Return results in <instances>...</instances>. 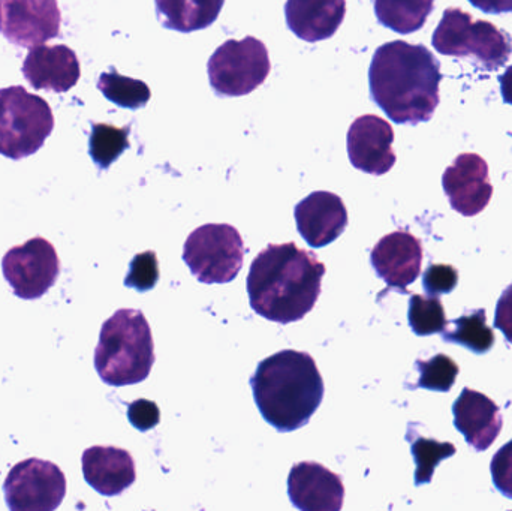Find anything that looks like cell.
I'll return each mask as SVG.
<instances>
[{
    "label": "cell",
    "instance_id": "44dd1931",
    "mask_svg": "<svg viewBox=\"0 0 512 511\" xmlns=\"http://www.w3.org/2000/svg\"><path fill=\"white\" fill-rule=\"evenodd\" d=\"M165 29L191 33L207 29L218 20L225 0H155Z\"/></svg>",
    "mask_w": 512,
    "mask_h": 511
},
{
    "label": "cell",
    "instance_id": "836d02e7",
    "mask_svg": "<svg viewBox=\"0 0 512 511\" xmlns=\"http://www.w3.org/2000/svg\"><path fill=\"white\" fill-rule=\"evenodd\" d=\"M475 8L486 14H507L512 12V0H469Z\"/></svg>",
    "mask_w": 512,
    "mask_h": 511
},
{
    "label": "cell",
    "instance_id": "5bb4252c",
    "mask_svg": "<svg viewBox=\"0 0 512 511\" xmlns=\"http://www.w3.org/2000/svg\"><path fill=\"white\" fill-rule=\"evenodd\" d=\"M423 245L409 231H394L382 237L370 254L376 275L390 288L405 293L417 281L423 266Z\"/></svg>",
    "mask_w": 512,
    "mask_h": 511
},
{
    "label": "cell",
    "instance_id": "f546056e",
    "mask_svg": "<svg viewBox=\"0 0 512 511\" xmlns=\"http://www.w3.org/2000/svg\"><path fill=\"white\" fill-rule=\"evenodd\" d=\"M459 282V272L448 264H432L424 272L423 287L427 296H442L451 293Z\"/></svg>",
    "mask_w": 512,
    "mask_h": 511
},
{
    "label": "cell",
    "instance_id": "4fadbf2b",
    "mask_svg": "<svg viewBox=\"0 0 512 511\" xmlns=\"http://www.w3.org/2000/svg\"><path fill=\"white\" fill-rule=\"evenodd\" d=\"M346 143L349 161L363 173L384 176L396 164L393 128L375 114L357 117L349 128Z\"/></svg>",
    "mask_w": 512,
    "mask_h": 511
},
{
    "label": "cell",
    "instance_id": "ffe728a7",
    "mask_svg": "<svg viewBox=\"0 0 512 511\" xmlns=\"http://www.w3.org/2000/svg\"><path fill=\"white\" fill-rule=\"evenodd\" d=\"M346 14V0H288V29L306 42H319L336 35Z\"/></svg>",
    "mask_w": 512,
    "mask_h": 511
},
{
    "label": "cell",
    "instance_id": "7a4b0ae2",
    "mask_svg": "<svg viewBox=\"0 0 512 511\" xmlns=\"http://www.w3.org/2000/svg\"><path fill=\"white\" fill-rule=\"evenodd\" d=\"M325 266L313 252L294 242L270 243L256 255L249 270L251 308L273 323L303 320L318 302Z\"/></svg>",
    "mask_w": 512,
    "mask_h": 511
},
{
    "label": "cell",
    "instance_id": "30bf717a",
    "mask_svg": "<svg viewBox=\"0 0 512 511\" xmlns=\"http://www.w3.org/2000/svg\"><path fill=\"white\" fill-rule=\"evenodd\" d=\"M2 272L15 296L23 300L41 299L56 284L60 261L48 240L35 237L6 252Z\"/></svg>",
    "mask_w": 512,
    "mask_h": 511
},
{
    "label": "cell",
    "instance_id": "e0dca14e",
    "mask_svg": "<svg viewBox=\"0 0 512 511\" xmlns=\"http://www.w3.org/2000/svg\"><path fill=\"white\" fill-rule=\"evenodd\" d=\"M23 74L33 89L65 93L80 80L81 68L66 45H38L24 59Z\"/></svg>",
    "mask_w": 512,
    "mask_h": 511
},
{
    "label": "cell",
    "instance_id": "7402d4cb",
    "mask_svg": "<svg viewBox=\"0 0 512 511\" xmlns=\"http://www.w3.org/2000/svg\"><path fill=\"white\" fill-rule=\"evenodd\" d=\"M373 6L382 26L409 35L423 29L435 9V0H375Z\"/></svg>",
    "mask_w": 512,
    "mask_h": 511
},
{
    "label": "cell",
    "instance_id": "d6a6232c",
    "mask_svg": "<svg viewBox=\"0 0 512 511\" xmlns=\"http://www.w3.org/2000/svg\"><path fill=\"white\" fill-rule=\"evenodd\" d=\"M495 327L512 344V284L502 293L496 305Z\"/></svg>",
    "mask_w": 512,
    "mask_h": 511
},
{
    "label": "cell",
    "instance_id": "1f68e13d",
    "mask_svg": "<svg viewBox=\"0 0 512 511\" xmlns=\"http://www.w3.org/2000/svg\"><path fill=\"white\" fill-rule=\"evenodd\" d=\"M128 419L138 431L147 432L158 426L161 422V411L155 402L147 399H138L132 402L128 408Z\"/></svg>",
    "mask_w": 512,
    "mask_h": 511
},
{
    "label": "cell",
    "instance_id": "5b68a950",
    "mask_svg": "<svg viewBox=\"0 0 512 511\" xmlns=\"http://www.w3.org/2000/svg\"><path fill=\"white\" fill-rule=\"evenodd\" d=\"M444 56L474 57L487 71H496L512 53L511 36L489 21H475L459 8L445 9L432 39Z\"/></svg>",
    "mask_w": 512,
    "mask_h": 511
},
{
    "label": "cell",
    "instance_id": "7c38bea8",
    "mask_svg": "<svg viewBox=\"0 0 512 511\" xmlns=\"http://www.w3.org/2000/svg\"><path fill=\"white\" fill-rule=\"evenodd\" d=\"M442 186L451 207L460 215H480L493 197L489 165L477 153H462L442 176Z\"/></svg>",
    "mask_w": 512,
    "mask_h": 511
},
{
    "label": "cell",
    "instance_id": "484cf974",
    "mask_svg": "<svg viewBox=\"0 0 512 511\" xmlns=\"http://www.w3.org/2000/svg\"><path fill=\"white\" fill-rule=\"evenodd\" d=\"M409 326L418 336L438 335L448 327L444 305L438 296L412 294L409 300Z\"/></svg>",
    "mask_w": 512,
    "mask_h": 511
},
{
    "label": "cell",
    "instance_id": "603a6c76",
    "mask_svg": "<svg viewBox=\"0 0 512 511\" xmlns=\"http://www.w3.org/2000/svg\"><path fill=\"white\" fill-rule=\"evenodd\" d=\"M442 338L448 344L462 345L475 354H486L495 345V333L487 324L486 311L477 309L454 321L453 329H445Z\"/></svg>",
    "mask_w": 512,
    "mask_h": 511
},
{
    "label": "cell",
    "instance_id": "52a82bcc",
    "mask_svg": "<svg viewBox=\"0 0 512 511\" xmlns=\"http://www.w3.org/2000/svg\"><path fill=\"white\" fill-rule=\"evenodd\" d=\"M246 252L233 225L206 224L189 234L183 260L201 284H228L242 270Z\"/></svg>",
    "mask_w": 512,
    "mask_h": 511
},
{
    "label": "cell",
    "instance_id": "9a60e30c",
    "mask_svg": "<svg viewBox=\"0 0 512 511\" xmlns=\"http://www.w3.org/2000/svg\"><path fill=\"white\" fill-rule=\"evenodd\" d=\"M298 233L312 248H324L348 227V210L339 195L316 191L294 209Z\"/></svg>",
    "mask_w": 512,
    "mask_h": 511
},
{
    "label": "cell",
    "instance_id": "ac0fdd59",
    "mask_svg": "<svg viewBox=\"0 0 512 511\" xmlns=\"http://www.w3.org/2000/svg\"><path fill=\"white\" fill-rule=\"evenodd\" d=\"M454 426L477 452H486L499 437L504 425L501 410L489 396L477 390H462L453 405Z\"/></svg>",
    "mask_w": 512,
    "mask_h": 511
},
{
    "label": "cell",
    "instance_id": "8fae6325",
    "mask_svg": "<svg viewBox=\"0 0 512 511\" xmlns=\"http://www.w3.org/2000/svg\"><path fill=\"white\" fill-rule=\"evenodd\" d=\"M57 0H0V33L17 47L33 48L59 36Z\"/></svg>",
    "mask_w": 512,
    "mask_h": 511
},
{
    "label": "cell",
    "instance_id": "d4e9b609",
    "mask_svg": "<svg viewBox=\"0 0 512 511\" xmlns=\"http://www.w3.org/2000/svg\"><path fill=\"white\" fill-rule=\"evenodd\" d=\"M126 149H129V126L116 128L107 123H96L92 126L89 152L99 168L107 170Z\"/></svg>",
    "mask_w": 512,
    "mask_h": 511
},
{
    "label": "cell",
    "instance_id": "4dcf8cb0",
    "mask_svg": "<svg viewBox=\"0 0 512 511\" xmlns=\"http://www.w3.org/2000/svg\"><path fill=\"white\" fill-rule=\"evenodd\" d=\"M490 471L496 489L508 500H512V440L493 456Z\"/></svg>",
    "mask_w": 512,
    "mask_h": 511
},
{
    "label": "cell",
    "instance_id": "f1b7e54d",
    "mask_svg": "<svg viewBox=\"0 0 512 511\" xmlns=\"http://www.w3.org/2000/svg\"><path fill=\"white\" fill-rule=\"evenodd\" d=\"M159 276H161V273H159L158 257H156L155 252H143V254L135 255L132 258L128 276L125 278V285L144 293V291L156 287Z\"/></svg>",
    "mask_w": 512,
    "mask_h": 511
},
{
    "label": "cell",
    "instance_id": "e575fe53",
    "mask_svg": "<svg viewBox=\"0 0 512 511\" xmlns=\"http://www.w3.org/2000/svg\"><path fill=\"white\" fill-rule=\"evenodd\" d=\"M501 81V92L504 102L512 105V65L499 77Z\"/></svg>",
    "mask_w": 512,
    "mask_h": 511
},
{
    "label": "cell",
    "instance_id": "3957f363",
    "mask_svg": "<svg viewBox=\"0 0 512 511\" xmlns=\"http://www.w3.org/2000/svg\"><path fill=\"white\" fill-rule=\"evenodd\" d=\"M259 413L279 432L304 428L324 399V380L309 353L283 350L259 362L251 378Z\"/></svg>",
    "mask_w": 512,
    "mask_h": 511
},
{
    "label": "cell",
    "instance_id": "6da1fadb",
    "mask_svg": "<svg viewBox=\"0 0 512 511\" xmlns=\"http://www.w3.org/2000/svg\"><path fill=\"white\" fill-rule=\"evenodd\" d=\"M441 63L424 45L387 42L373 54L370 95L399 125L429 122L441 102Z\"/></svg>",
    "mask_w": 512,
    "mask_h": 511
},
{
    "label": "cell",
    "instance_id": "83f0119b",
    "mask_svg": "<svg viewBox=\"0 0 512 511\" xmlns=\"http://www.w3.org/2000/svg\"><path fill=\"white\" fill-rule=\"evenodd\" d=\"M456 447L450 443H439L436 440H427V438H418L412 444V455L417 464L415 471V485L421 486L432 482L436 467L444 459L456 455Z\"/></svg>",
    "mask_w": 512,
    "mask_h": 511
},
{
    "label": "cell",
    "instance_id": "8992f818",
    "mask_svg": "<svg viewBox=\"0 0 512 511\" xmlns=\"http://www.w3.org/2000/svg\"><path fill=\"white\" fill-rule=\"evenodd\" d=\"M54 129L50 105L23 86L0 89V155L20 161L38 152Z\"/></svg>",
    "mask_w": 512,
    "mask_h": 511
},
{
    "label": "cell",
    "instance_id": "4316f807",
    "mask_svg": "<svg viewBox=\"0 0 512 511\" xmlns=\"http://www.w3.org/2000/svg\"><path fill=\"white\" fill-rule=\"evenodd\" d=\"M417 369L420 372L418 387L442 393L453 389L460 372L459 365L445 354H436L430 360H418Z\"/></svg>",
    "mask_w": 512,
    "mask_h": 511
},
{
    "label": "cell",
    "instance_id": "ba28073f",
    "mask_svg": "<svg viewBox=\"0 0 512 511\" xmlns=\"http://www.w3.org/2000/svg\"><path fill=\"white\" fill-rule=\"evenodd\" d=\"M271 63L264 42L246 36L230 39L209 59L210 84L218 95L245 96L258 89L270 74Z\"/></svg>",
    "mask_w": 512,
    "mask_h": 511
},
{
    "label": "cell",
    "instance_id": "9c48e42d",
    "mask_svg": "<svg viewBox=\"0 0 512 511\" xmlns=\"http://www.w3.org/2000/svg\"><path fill=\"white\" fill-rule=\"evenodd\" d=\"M3 492L12 511H53L66 495L65 474L53 462L26 459L9 471Z\"/></svg>",
    "mask_w": 512,
    "mask_h": 511
},
{
    "label": "cell",
    "instance_id": "277c9868",
    "mask_svg": "<svg viewBox=\"0 0 512 511\" xmlns=\"http://www.w3.org/2000/svg\"><path fill=\"white\" fill-rule=\"evenodd\" d=\"M155 363L152 330L143 312L120 309L102 324L95 368L108 386L143 383Z\"/></svg>",
    "mask_w": 512,
    "mask_h": 511
},
{
    "label": "cell",
    "instance_id": "2e32d148",
    "mask_svg": "<svg viewBox=\"0 0 512 511\" xmlns=\"http://www.w3.org/2000/svg\"><path fill=\"white\" fill-rule=\"evenodd\" d=\"M288 495L298 510L339 511L345 488L342 479L316 462H300L288 477Z\"/></svg>",
    "mask_w": 512,
    "mask_h": 511
},
{
    "label": "cell",
    "instance_id": "cb8c5ba5",
    "mask_svg": "<svg viewBox=\"0 0 512 511\" xmlns=\"http://www.w3.org/2000/svg\"><path fill=\"white\" fill-rule=\"evenodd\" d=\"M98 89L104 93L108 101L114 102L122 108L138 110L149 102L152 92L144 81L123 77L117 74L116 69L101 75L98 81Z\"/></svg>",
    "mask_w": 512,
    "mask_h": 511
},
{
    "label": "cell",
    "instance_id": "d6986e66",
    "mask_svg": "<svg viewBox=\"0 0 512 511\" xmlns=\"http://www.w3.org/2000/svg\"><path fill=\"white\" fill-rule=\"evenodd\" d=\"M81 464L86 482L104 497L123 494L137 479L134 459L117 447H90L83 453Z\"/></svg>",
    "mask_w": 512,
    "mask_h": 511
}]
</instances>
